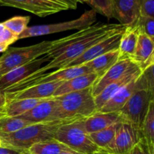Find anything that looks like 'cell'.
<instances>
[{"label": "cell", "instance_id": "1", "mask_svg": "<svg viewBox=\"0 0 154 154\" xmlns=\"http://www.w3.org/2000/svg\"><path fill=\"white\" fill-rule=\"evenodd\" d=\"M126 26L120 23H97L67 37L55 40V44L48 53L51 57V61L29 78L39 76L53 69H64L93 45Z\"/></svg>", "mask_w": 154, "mask_h": 154}, {"label": "cell", "instance_id": "2", "mask_svg": "<svg viewBox=\"0 0 154 154\" xmlns=\"http://www.w3.org/2000/svg\"><path fill=\"white\" fill-rule=\"evenodd\" d=\"M67 122L69 121L53 120L32 123L14 133L0 134L2 146L28 150L36 143L54 139L57 129Z\"/></svg>", "mask_w": 154, "mask_h": 154}, {"label": "cell", "instance_id": "3", "mask_svg": "<svg viewBox=\"0 0 154 154\" xmlns=\"http://www.w3.org/2000/svg\"><path fill=\"white\" fill-rule=\"evenodd\" d=\"M54 98L57 103L55 120L84 119L97 111L92 87Z\"/></svg>", "mask_w": 154, "mask_h": 154}, {"label": "cell", "instance_id": "4", "mask_svg": "<svg viewBox=\"0 0 154 154\" xmlns=\"http://www.w3.org/2000/svg\"><path fill=\"white\" fill-rule=\"evenodd\" d=\"M83 120L80 119L63 123L57 129L54 139L75 151L92 154L99 148L93 142L90 134L86 131Z\"/></svg>", "mask_w": 154, "mask_h": 154}, {"label": "cell", "instance_id": "5", "mask_svg": "<svg viewBox=\"0 0 154 154\" xmlns=\"http://www.w3.org/2000/svg\"><path fill=\"white\" fill-rule=\"evenodd\" d=\"M54 44L55 41H43L31 46L8 48L0 57L2 75L48 54Z\"/></svg>", "mask_w": 154, "mask_h": 154}, {"label": "cell", "instance_id": "6", "mask_svg": "<svg viewBox=\"0 0 154 154\" xmlns=\"http://www.w3.org/2000/svg\"><path fill=\"white\" fill-rule=\"evenodd\" d=\"M96 20V12L91 9L86 11L81 17L72 20L59 23L46 24V25H37L29 26L18 36V40L23 38H27L31 37L47 35L54 33L62 32L73 29H81L90 26Z\"/></svg>", "mask_w": 154, "mask_h": 154}, {"label": "cell", "instance_id": "7", "mask_svg": "<svg viewBox=\"0 0 154 154\" xmlns=\"http://www.w3.org/2000/svg\"><path fill=\"white\" fill-rule=\"evenodd\" d=\"M153 101V91L147 89L136 90L119 111L122 120L141 131L144 119Z\"/></svg>", "mask_w": 154, "mask_h": 154}, {"label": "cell", "instance_id": "8", "mask_svg": "<svg viewBox=\"0 0 154 154\" xmlns=\"http://www.w3.org/2000/svg\"><path fill=\"white\" fill-rule=\"evenodd\" d=\"M91 71L86 65H81L73 67L64 68V69H57L55 72L51 73H46L41 75L39 76L34 78H28L20 84L14 86L11 88L8 89L5 92H15L21 90L30 86L36 85V84H45L49 82H57V81H66L70 80L75 77L85 74L91 73ZM4 92V93H5Z\"/></svg>", "mask_w": 154, "mask_h": 154}, {"label": "cell", "instance_id": "9", "mask_svg": "<svg viewBox=\"0 0 154 154\" xmlns=\"http://www.w3.org/2000/svg\"><path fill=\"white\" fill-rule=\"evenodd\" d=\"M51 60V57L46 54L27 64L15 68L2 75L0 77V93H3L8 89L23 81L43 67L44 64H47Z\"/></svg>", "mask_w": 154, "mask_h": 154}, {"label": "cell", "instance_id": "10", "mask_svg": "<svg viewBox=\"0 0 154 154\" xmlns=\"http://www.w3.org/2000/svg\"><path fill=\"white\" fill-rule=\"evenodd\" d=\"M141 133L135 126L125 121L117 123L112 142L105 151L113 154H126L139 141Z\"/></svg>", "mask_w": 154, "mask_h": 154}, {"label": "cell", "instance_id": "11", "mask_svg": "<svg viewBox=\"0 0 154 154\" xmlns=\"http://www.w3.org/2000/svg\"><path fill=\"white\" fill-rule=\"evenodd\" d=\"M141 89H147L153 91L142 73L138 78L132 80L131 82L118 90L98 111L104 113L119 112L132 95L136 90Z\"/></svg>", "mask_w": 154, "mask_h": 154}, {"label": "cell", "instance_id": "12", "mask_svg": "<svg viewBox=\"0 0 154 154\" xmlns=\"http://www.w3.org/2000/svg\"><path fill=\"white\" fill-rule=\"evenodd\" d=\"M124 29L117 32L108 36L100 42L93 45L87 51H86L82 55L75 59L74 61L67 65L65 68L81 66V65H84L94 60L99 56L103 55V54L114 51V50L118 49L120 38H121L122 33L124 31Z\"/></svg>", "mask_w": 154, "mask_h": 154}, {"label": "cell", "instance_id": "13", "mask_svg": "<svg viewBox=\"0 0 154 154\" xmlns=\"http://www.w3.org/2000/svg\"><path fill=\"white\" fill-rule=\"evenodd\" d=\"M63 82V81H57L36 84L18 91L5 92L3 93L5 96L7 102L15 99H49L53 97L54 92Z\"/></svg>", "mask_w": 154, "mask_h": 154}, {"label": "cell", "instance_id": "14", "mask_svg": "<svg viewBox=\"0 0 154 154\" xmlns=\"http://www.w3.org/2000/svg\"><path fill=\"white\" fill-rule=\"evenodd\" d=\"M0 5L24 10L40 17H45L65 11L62 8L48 4L41 0H0Z\"/></svg>", "mask_w": 154, "mask_h": 154}, {"label": "cell", "instance_id": "15", "mask_svg": "<svg viewBox=\"0 0 154 154\" xmlns=\"http://www.w3.org/2000/svg\"><path fill=\"white\" fill-rule=\"evenodd\" d=\"M141 0H111L113 18L123 26L135 23L140 15Z\"/></svg>", "mask_w": 154, "mask_h": 154}, {"label": "cell", "instance_id": "16", "mask_svg": "<svg viewBox=\"0 0 154 154\" xmlns=\"http://www.w3.org/2000/svg\"><path fill=\"white\" fill-rule=\"evenodd\" d=\"M141 70L140 68L137 66L135 63H133V64L131 66L129 70L126 72V73L117 80L116 81L113 82L108 87H105L99 95L95 96V103H96V108H97V111L117 93L118 90L125 85L129 84V82L134 80L135 78H138L141 74Z\"/></svg>", "mask_w": 154, "mask_h": 154}, {"label": "cell", "instance_id": "17", "mask_svg": "<svg viewBox=\"0 0 154 154\" xmlns=\"http://www.w3.org/2000/svg\"><path fill=\"white\" fill-rule=\"evenodd\" d=\"M132 64L133 62L131 61L130 59L119 58V60L100 78H99L92 87L93 96L95 97L99 95L105 87L123 77Z\"/></svg>", "mask_w": 154, "mask_h": 154}, {"label": "cell", "instance_id": "18", "mask_svg": "<svg viewBox=\"0 0 154 154\" xmlns=\"http://www.w3.org/2000/svg\"><path fill=\"white\" fill-rule=\"evenodd\" d=\"M154 40L144 34L139 33L135 51L130 59L142 72L154 64Z\"/></svg>", "mask_w": 154, "mask_h": 154}, {"label": "cell", "instance_id": "19", "mask_svg": "<svg viewBox=\"0 0 154 154\" xmlns=\"http://www.w3.org/2000/svg\"><path fill=\"white\" fill-rule=\"evenodd\" d=\"M56 108L57 103L55 99L51 97L41 102L31 110L19 116V117L31 122L32 123L53 121L55 120L54 116Z\"/></svg>", "mask_w": 154, "mask_h": 154}, {"label": "cell", "instance_id": "20", "mask_svg": "<svg viewBox=\"0 0 154 154\" xmlns=\"http://www.w3.org/2000/svg\"><path fill=\"white\" fill-rule=\"evenodd\" d=\"M123 121L119 113L96 111L83 120L84 126L89 134L102 130L107 127Z\"/></svg>", "mask_w": 154, "mask_h": 154}, {"label": "cell", "instance_id": "21", "mask_svg": "<svg viewBox=\"0 0 154 154\" xmlns=\"http://www.w3.org/2000/svg\"><path fill=\"white\" fill-rule=\"evenodd\" d=\"M98 79H99L98 75L91 72L63 81L54 92L53 97H57L72 92L80 91L90 88L94 85Z\"/></svg>", "mask_w": 154, "mask_h": 154}, {"label": "cell", "instance_id": "22", "mask_svg": "<svg viewBox=\"0 0 154 154\" xmlns=\"http://www.w3.org/2000/svg\"><path fill=\"white\" fill-rule=\"evenodd\" d=\"M139 32L135 25L127 26L122 33L118 47L119 58L131 59L138 43Z\"/></svg>", "mask_w": 154, "mask_h": 154}, {"label": "cell", "instance_id": "23", "mask_svg": "<svg viewBox=\"0 0 154 154\" xmlns=\"http://www.w3.org/2000/svg\"><path fill=\"white\" fill-rule=\"evenodd\" d=\"M45 99H23L8 101L5 108L2 110L0 117H19L31 110Z\"/></svg>", "mask_w": 154, "mask_h": 154}, {"label": "cell", "instance_id": "24", "mask_svg": "<svg viewBox=\"0 0 154 154\" xmlns=\"http://www.w3.org/2000/svg\"><path fill=\"white\" fill-rule=\"evenodd\" d=\"M119 56L118 49H116L99 56L84 65L88 66L90 71L100 78L119 60Z\"/></svg>", "mask_w": 154, "mask_h": 154}, {"label": "cell", "instance_id": "25", "mask_svg": "<svg viewBox=\"0 0 154 154\" xmlns=\"http://www.w3.org/2000/svg\"><path fill=\"white\" fill-rule=\"evenodd\" d=\"M140 133V139L144 141L149 153L154 154V101L150 104Z\"/></svg>", "mask_w": 154, "mask_h": 154}, {"label": "cell", "instance_id": "26", "mask_svg": "<svg viewBox=\"0 0 154 154\" xmlns=\"http://www.w3.org/2000/svg\"><path fill=\"white\" fill-rule=\"evenodd\" d=\"M69 149L67 146L54 138L33 144L28 149V151L31 154H60Z\"/></svg>", "mask_w": 154, "mask_h": 154}, {"label": "cell", "instance_id": "27", "mask_svg": "<svg viewBox=\"0 0 154 154\" xmlns=\"http://www.w3.org/2000/svg\"><path fill=\"white\" fill-rule=\"evenodd\" d=\"M117 123L105 128L102 130L90 134V137L93 142L100 150H106L111 144L115 135Z\"/></svg>", "mask_w": 154, "mask_h": 154}, {"label": "cell", "instance_id": "28", "mask_svg": "<svg viewBox=\"0 0 154 154\" xmlns=\"http://www.w3.org/2000/svg\"><path fill=\"white\" fill-rule=\"evenodd\" d=\"M32 124L19 117H0V134H11L19 131L25 126Z\"/></svg>", "mask_w": 154, "mask_h": 154}, {"label": "cell", "instance_id": "29", "mask_svg": "<svg viewBox=\"0 0 154 154\" xmlns=\"http://www.w3.org/2000/svg\"><path fill=\"white\" fill-rule=\"evenodd\" d=\"M30 20L29 16H15L3 22V25L7 29L19 36L28 27Z\"/></svg>", "mask_w": 154, "mask_h": 154}, {"label": "cell", "instance_id": "30", "mask_svg": "<svg viewBox=\"0 0 154 154\" xmlns=\"http://www.w3.org/2000/svg\"><path fill=\"white\" fill-rule=\"evenodd\" d=\"M87 4L96 13L103 15L108 19L113 18L111 0H89Z\"/></svg>", "mask_w": 154, "mask_h": 154}, {"label": "cell", "instance_id": "31", "mask_svg": "<svg viewBox=\"0 0 154 154\" xmlns=\"http://www.w3.org/2000/svg\"><path fill=\"white\" fill-rule=\"evenodd\" d=\"M134 25L137 27L139 33L146 35L154 40V18L139 16Z\"/></svg>", "mask_w": 154, "mask_h": 154}, {"label": "cell", "instance_id": "32", "mask_svg": "<svg viewBox=\"0 0 154 154\" xmlns=\"http://www.w3.org/2000/svg\"><path fill=\"white\" fill-rule=\"evenodd\" d=\"M139 16L154 18V0H141Z\"/></svg>", "mask_w": 154, "mask_h": 154}, {"label": "cell", "instance_id": "33", "mask_svg": "<svg viewBox=\"0 0 154 154\" xmlns=\"http://www.w3.org/2000/svg\"><path fill=\"white\" fill-rule=\"evenodd\" d=\"M18 40V36L16 35L15 34H14L13 32H11V31H9L8 29H5L4 32V34L2 36L1 39H0V42H4L6 45H8V46H10L11 44L14 43L15 42Z\"/></svg>", "mask_w": 154, "mask_h": 154}, {"label": "cell", "instance_id": "34", "mask_svg": "<svg viewBox=\"0 0 154 154\" xmlns=\"http://www.w3.org/2000/svg\"><path fill=\"white\" fill-rule=\"evenodd\" d=\"M129 154H150V153H149L144 141L140 139L139 141L131 150Z\"/></svg>", "mask_w": 154, "mask_h": 154}, {"label": "cell", "instance_id": "35", "mask_svg": "<svg viewBox=\"0 0 154 154\" xmlns=\"http://www.w3.org/2000/svg\"><path fill=\"white\" fill-rule=\"evenodd\" d=\"M25 150L13 148L5 146H0V154H22Z\"/></svg>", "mask_w": 154, "mask_h": 154}, {"label": "cell", "instance_id": "36", "mask_svg": "<svg viewBox=\"0 0 154 154\" xmlns=\"http://www.w3.org/2000/svg\"><path fill=\"white\" fill-rule=\"evenodd\" d=\"M57 1L66 5L69 9L75 10L78 7V1L77 0H57Z\"/></svg>", "mask_w": 154, "mask_h": 154}, {"label": "cell", "instance_id": "37", "mask_svg": "<svg viewBox=\"0 0 154 154\" xmlns=\"http://www.w3.org/2000/svg\"><path fill=\"white\" fill-rule=\"evenodd\" d=\"M6 103H7V101H6L5 96L4 93H0V114H1L2 110L5 106Z\"/></svg>", "mask_w": 154, "mask_h": 154}, {"label": "cell", "instance_id": "38", "mask_svg": "<svg viewBox=\"0 0 154 154\" xmlns=\"http://www.w3.org/2000/svg\"><path fill=\"white\" fill-rule=\"evenodd\" d=\"M8 45H6L4 42H0V53H4L8 49Z\"/></svg>", "mask_w": 154, "mask_h": 154}, {"label": "cell", "instance_id": "39", "mask_svg": "<svg viewBox=\"0 0 154 154\" xmlns=\"http://www.w3.org/2000/svg\"><path fill=\"white\" fill-rule=\"evenodd\" d=\"M60 154H84V153H79V152L75 151V150H72V149H69V150H65V151L62 152V153Z\"/></svg>", "mask_w": 154, "mask_h": 154}, {"label": "cell", "instance_id": "40", "mask_svg": "<svg viewBox=\"0 0 154 154\" xmlns=\"http://www.w3.org/2000/svg\"><path fill=\"white\" fill-rule=\"evenodd\" d=\"M5 26L3 25L2 23H0V39H1L2 36L3 35V34H4V32L5 30Z\"/></svg>", "mask_w": 154, "mask_h": 154}, {"label": "cell", "instance_id": "41", "mask_svg": "<svg viewBox=\"0 0 154 154\" xmlns=\"http://www.w3.org/2000/svg\"><path fill=\"white\" fill-rule=\"evenodd\" d=\"M92 154H113V153H108V152L105 151V150H100L99 149V150H97V151L94 152Z\"/></svg>", "mask_w": 154, "mask_h": 154}, {"label": "cell", "instance_id": "42", "mask_svg": "<svg viewBox=\"0 0 154 154\" xmlns=\"http://www.w3.org/2000/svg\"><path fill=\"white\" fill-rule=\"evenodd\" d=\"M78 2H81V3H87L88 2L89 0H77Z\"/></svg>", "mask_w": 154, "mask_h": 154}, {"label": "cell", "instance_id": "43", "mask_svg": "<svg viewBox=\"0 0 154 154\" xmlns=\"http://www.w3.org/2000/svg\"><path fill=\"white\" fill-rule=\"evenodd\" d=\"M22 154H31V153H30L28 151V150H25V151H24L23 153Z\"/></svg>", "mask_w": 154, "mask_h": 154}, {"label": "cell", "instance_id": "44", "mask_svg": "<svg viewBox=\"0 0 154 154\" xmlns=\"http://www.w3.org/2000/svg\"><path fill=\"white\" fill-rule=\"evenodd\" d=\"M0 146H2V141H1V140H0Z\"/></svg>", "mask_w": 154, "mask_h": 154}, {"label": "cell", "instance_id": "45", "mask_svg": "<svg viewBox=\"0 0 154 154\" xmlns=\"http://www.w3.org/2000/svg\"><path fill=\"white\" fill-rule=\"evenodd\" d=\"M2 76V73H1V71H0V77Z\"/></svg>", "mask_w": 154, "mask_h": 154}, {"label": "cell", "instance_id": "46", "mask_svg": "<svg viewBox=\"0 0 154 154\" xmlns=\"http://www.w3.org/2000/svg\"><path fill=\"white\" fill-rule=\"evenodd\" d=\"M126 154H129V153H126Z\"/></svg>", "mask_w": 154, "mask_h": 154}]
</instances>
